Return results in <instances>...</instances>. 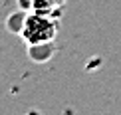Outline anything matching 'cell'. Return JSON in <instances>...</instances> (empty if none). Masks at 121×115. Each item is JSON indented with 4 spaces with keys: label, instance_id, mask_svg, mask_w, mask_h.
Returning <instances> with one entry per match:
<instances>
[{
    "label": "cell",
    "instance_id": "3",
    "mask_svg": "<svg viewBox=\"0 0 121 115\" xmlns=\"http://www.w3.org/2000/svg\"><path fill=\"white\" fill-rule=\"evenodd\" d=\"M32 12L46 14V16H52V18L60 20V16L64 12V4H58L54 0H32Z\"/></svg>",
    "mask_w": 121,
    "mask_h": 115
},
{
    "label": "cell",
    "instance_id": "1",
    "mask_svg": "<svg viewBox=\"0 0 121 115\" xmlns=\"http://www.w3.org/2000/svg\"><path fill=\"white\" fill-rule=\"evenodd\" d=\"M60 30V20L46 16L38 12H28L26 26H24L20 38L28 44H38V42H54Z\"/></svg>",
    "mask_w": 121,
    "mask_h": 115
},
{
    "label": "cell",
    "instance_id": "5",
    "mask_svg": "<svg viewBox=\"0 0 121 115\" xmlns=\"http://www.w3.org/2000/svg\"><path fill=\"white\" fill-rule=\"evenodd\" d=\"M18 2V8L26 10V12H32V0H16Z\"/></svg>",
    "mask_w": 121,
    "mask_h": 115
},
{
    "label": "cell",
    "instance_id": "6",
    "mask_svg": "<svg viewBox=\"0 0 121 115\" xmlns=\"http://www.w3.org/2000/svg\"><path fill=\"white\" fill-rule=\"evenodd\" d=\"M54 2H58V4H65L68 0H54Z\"/></svg>",
    "mask_w": 121,
    "mask_h": 115
},
{
    "label": "cell",
    "instance_id": "4",
    "mask_svg": "<svg viewBox=\"0 0 121 115\" xmlns=\"http://www.w3.org/2000/svg\"><path fill=\"white\" fill-rule=\"evenodd\" d=\"M26 18H28V12H26V10H22V8H18L16 12L8 14V18H6V30H8L10 34L20 36L22 30H24V26H26Z\"/></svg>",
    "mask_w": 121,
    "mask_h": 115
},
{
    "label": "cell",
    "instance_id": "2",
    "mask_svg": "<svg viewBox=\"0 0 121 115\" xmlns=\"http://www.w3.org/2000/svg\"><path fill=\"white\" fill-rule=\"evenodd\" d=\"M56 54L54 42H38V44H28V58L34 64H48Z\"/></svg>",
    "mask_w": 121,
    "mask_h": 115
}]
</instances>
